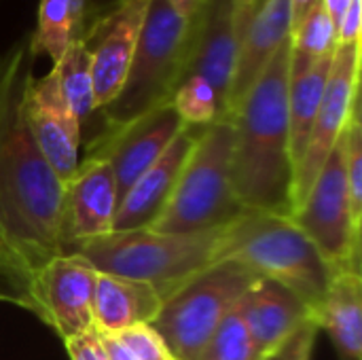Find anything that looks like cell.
<instances>
[{"label":"cell","instance_id":"cell-1","mask_svg":"<svg viewBox=\"0 0 362 360\" xmlns=\"http://www.w3.org/2000/svg\"><path fill=\"white\" fill-rule=\"evenodd\" d=\"M34 59L32 34L0 53V284L2 297L23 308L36 274L62 255L64 185L40 155L23 112Z\"/></svg>","mask_w":362,"mask_h":360},{"label":"cell","instance_id":"cell-2","mask_svg":"<svg viewBox=\"0 0 362 360\" xmlns=\"http://www.w3.org/2000/svg\"><path fill=\"white\" fill-rule=\"evenodd\" d=\"M291 38L278 49L233 115V187L244 210L288 214L293 189Z\"/></svg>","mask_w":362,"mask_h":360},{"label":"cell","instance_id":"cell-3","mask_svg":"<svg viewBox=\"0 0 362 360\" xmlns=\"http://www.w3.org/2000/svg\"><path fill=\"white\" fill-rule=\"evenodd\" d=\"M202 0H148L142 32L119 95L100 110L106 127H119L172 102L185 79Z\"/></svg>","mask_w":362,"mask_h":360},{"label":"cell","instance_id":"cell-4","mask_svg":"<svg viewBox=\"0 0 362 360\" xmlns=\"http://www.w3.org/2000/svg\"><path fill=\"white\" fill-rule=\"evenodd\" d=\"M250 267L259 278L274 280L295 293L312 312L320 308L335 267L297 227L293 216L244 210L223 227L221 257Z\"/></svg>","mask_w":362,"mask_h":360},{"label":"cell","instance_id":"cell-5","mask_svg":"<svg viewBox=\"0 0 362 360\" xmlns=\"http://www.w3.org/2000/svg\"><path fill=\"white\" fill-rule=\"evenodd\" d=\"M223 229L202 233H161L155 229L110 231L68 252L83 257L102 274L151 284L165 301L221 257Z\"/></svg>","mask_w":362,"mask_h":360},{"label":"cell","instance_id":"cell-6","mask_svg":"<svg viewBox=\"0 0 362 360\" xmlns=\"http://www.w3.org/2000/svg\"><path fill=\"white\" fill-rule=\"evenodd\" d=\"M233 121L199 127L176 187L148 229L161 233L214 231L244 212L233 187Z\"/></svg>","mask_w":362,"mask_h":360},{"label":"cell","instance_id":"cell-7","mask_svg":"<svg viewBox=\"0 0 362 360\" xmlns=\"http://www.w3.org/2000/svg\"><path fill=\"white\" fill-rule=\"evenodd\" d=\"M257 280L259 276L244 263L223 259L168 297L151 327L172 360H199L218 325Z\"/></svg>","mask_w":362,"mask_h":360},{"label":"cell","instance_id":"cell-8","mask_svg":"<svg viewBox=\"0 0 362 360\" xmlns=\"http://www.w3.org/2000/svg\"><path fill=\"white\" fill-rule=\"evenodd\" d=\"M291 216L327 263L335 269H361V225L352 214L341 142H337L308 197Z\"/></svg>","mask_w":362,"mask_h":360},{"label":"cell","instance_id":"cell-9","mask_svg":"<svg viewBox=\"0 0 362 360\" xmlns=\"http://www.w3.org/2000/svg\"><path fill=\"white\" fill-rule=\"evenodd\" d=\"M358 76H361V42L337 45L333 53L331 74L316 112L310 140L301 161L293 172L291 206L293 212L308 197L316 176L337 146L350 117L358 108ZM291 212V214H293Z\"/></svg>","mask_w":362,"mask_h":360},{"label":"cell","instance_id":"cell-10","mask_svg":"<svg viewBox=\"0 0 362 360\" xmlns=\"http://www.w3.org/2000/svg\"><path fill=\"white\" fill-rule=\"evenodd\" d=\"M185 127L187 125L178 117L174 104L165 102L129 123L106 127L89 144L87 155L110 163L117 180V197L121 202L138 176H142L168 151Z\"/></svg>","mask_w":362,"mask_h":360},{"label":"cell","instance_id":"cell-11","mask_svg":"<svg viewBox=\"0 0 362 360\" xmlns=\"http://www.w3.org/2000/svg\"><path fill=\"white\" fill-rule=\"evenodd\" d=\"M98 269L74 252L51 259L30 286V306L64 342L93 329V291Z\"/></svg>","mask_w":362,"mask_h":360},{"label":"cell","instance_id":"cell-12","mask_svg":"<svg viewBox=\"0 0 362 360\" xmlns=\"http://www.w3.org/2000/svg\"><path fill=\"white\" fill-rule=\"evenodd\" d=\"M148 0H117L89 30L83 42L91 59V81L98 112L121 91L136 53Z\"/></svg>","mask_w":362,"mask_h":360},{"label":"cell","instance_id":"cell-13","mask_svg":"<svg viewBox=\"0 0 362 360\" xmlns=\"http://www.w3.org/2000/svg\"><path fill=\"white\" fill-rule=\"evenodd\" d=\"M117 206V180L110 163L87 155L64 185L59 219L62 255L83 242L110 233Z\"/></svg>","mask_w":362,"mask_h":360},{"label":"cell","instance_id":"cell-14","mask_svg":"<svg viewBox=\"0 0 362 360\" xmlns=\"http://www.w3.org/2000/svg\"><path fill=\"white\" fill-rule=\"evenodd\" d=\"M25 123L28 129L53 170V174L66 185L78 166V146H81V123L70 110L59 76L51 68L45 76L34 79L25 93Z\"/></svg>","mask_w":362,"mask_h":360},{"label":"cell","instance_id":"cell-15","mask_svg":"<svg viewBox=\"0 0 362 360\" xmlns=\"http://www.w3.org/2000/svg\"><path fill=\"white\" fill-rule=\"evenodd\" d=\"M235 310L263 359L276 356L308 323H314L295 293L267 278H259Z\"/></svg>","mask_w":362,"mask_h":360},{"label":"cell","instance_id":"cell-16","mask_svg":"<svg viewBox=\"0 0 362 360\" xmlns=\"http://www.w3.org/2000/svg\"><path fill=\"white\" fill-rule=\"evenodd\" d=\"M197 134L199 127L187 125L174 138L168 151L142 176H138V180L127 189V193L119 202L112 231L144 229L159 219L176 187L180 170L195 144Z\"/></svg>","mask_w":362,"mask_h":360},{"label":"cell","instance_id":"cell-17","mask_svg":"<svg viewBox=\"0 0 362 360\" xmlns=\"http://www.w3.org/2000/svg\"><path fill=\"white\" fill-rule=\"evenodd\" d=\"M293 32V6L291 0H263L259 11L248 21L235 62V74L227 102V121L233 119L242 100L263 74L278 49L291 38Z\"/></svg>","mask_w":362,"mask_h":360},{"label":"cell","instance_id":"cell-18","mask_svg":"<svg viewBox=\"0 0 362 360\" xmlns=\"http://www.w3.org/2000/svg\"><path fill=\"white\" fill-rule=\"evenodd\" d=\"M161 306L163 299L151 284L98 272L93 291V331L119 335L125 329L151 325Z\"/></svg>","mask_w":362,"mask_h":360},{"label":"cell","instance_id":"cell-19","mask_svg":"<svg viewBox=\"0 0 362 360\" xmlns=\"http://www.w3.org/2000/svg\"><path fill=\"white\" fill-rule=\"evenodd\" d=\"M318 329H325L335 342L341 356H362V280L361 269H337L329 291L314 314Z\"/></svg>","mask_w":362,"mask_h":360},{"label":"cell","instance_id":"cell-20","mask_svg":"<svg viewBox=\"0 0 362 360\" xmlns=\"http://www.w3.org/2000/svg\"><path fill=\"white\" fill-rule=\"evenodd\" d=\"M333 55L318 59L305 70L291 72L288 83V123H291V161L293 172L301 161L316 112L322 102V93L331 74Z\"/></svg>","mask_w":362,"mask_h":360},{"label":"cell","instance_id":"cell-21","mask_svg":"<svg viewBox=\"0 0 362 360\" xmlns=\"http://www.w3.org/2000/svg\"><path fill=\"white\" fill-rule=\"evenodd\" d=\"M85 32V0H38V23L32 34L36 55L45 53L53 64L66 47Z\"/></svg>","mask_w":362,"mask_h":360},{"label":"cell","instance_id":"cell-22","mask_svg":"<svg viewBox=\"0 0 362 360\" xmlns=\"http://www.w3.org/2000/svg\"><path fill=\"white\" fill-rule=\"evenodd\" d=\"M337 49V25L325 0H318L291 32V72L305 70Z\"/></svg>","mask_w":362,"mask_h":360},{"label":"cell","instance_id":"cell-23","mask_svg":"<svg viewBox=\"0 0 362 360\" xmlns=\"http://www.w3.org/2000/svg\"><path fill=\"white\" fill-rule=\"evenodd\" d=\"M53 68L59 76L62 93L83 129V125L98 112L91 81V59L83 38L70 40L64 55L57 64H53Z\"/></svg>","mask_w":362,"mask_h":360},{"label":"cell","instance_id":"cell-24","mask_svg":"<svg viewBox=\"0 0 362 360\" xmlns=\"http://www.w3.org/2000/svg\"><path fill=\"white\" fill-rule=\"evenodd\" d=\"M172 104L185 125L204 127L221 119L218 98L212 85L202 76H187L174 91Z\"/></svg>","mask_w":362,"mask_h":360},{"label":"cell","instance_id":"cell-25","mask_svg":"<svg viewBox=\"0 0 362 360\" xmlns=\"http://www.w3.org/2000/svg\"><path fill=\"white\" fill-rule=\"evenodd\" d=\"M199 360H265L250 339V333L233 310L214 331Z\"/></svg>","mask_w":362,"mask_h":360},{"label":"cell","instance_id":"cell-26","mask_svg":"<svg viewBox=\"0 0 362 360\" xmlns=\"http://www.w3.org/2000/svg\"><path fill=\"white\" fill-rule=\"evenodd\" d=\"M341 155H344V170L348 182V195L352 204L354 221L361 225L362 221V125L361 108L354 110L350 117L341 138Z\"/></svg>","mask_w":362,"mask_h":360},{"label":"cell","instance_id":"cell-27","mask_svg":"<svg viewBox=\"0 0 362 360\" xmlns=\"http://www.w3.org/2000/svg\"><path fill=\"white\" fill-rule=\"evenodd\" d=\"M117 337L138 360H172L163 339L153 331L151 325H138L125 329Z\"/></svg>","mask_w":362,"mask_h":360},{"label":"cell","instance_id":"cell-28","mask_svg":"<svg viewBox=\"0 0 362 360\" xmlns=\"http://www.w3.org/2000/svg\"><path fill=\"white\" fill-rule=\"evenodd\" d=\"M318 325L316 323H308L280 352V360H312L314 352V342H316V333H318Z\"/></svg>","mask_w":362,"mask_h":360},{"label":"cell","instance_id":"cell-29","mask_svg":"<svg viewBox=\"0 0 362 360\" xmlns=\"http://www.w3.org/2000/svg\"><path fill=\"white\" fill-rule=\"evenodd\" d=\"M362 0H350L346 11L337 19V45L361 42Z\"/></svg>","mask_w":362,"mask_h":360},{"label":"cell","instance_id":"cell-30","mask_svg":"<svg viewBox=\"0 0 362 360\" xmlns=\"http://www.w3.org/2000/svg\"><path fill=\"white\" fill-rule=\"evenodd\" d=\"M66 348H68L70 360H108L104 350H102L100 337L93 329L78 335V337L68 339Z\"/></svg>","mask_w":362,"mask_h":360},{"label":"cell","instance_id":"cell-31","mask_svg":"<svg viewBox=\"0 0 362 360\" xmlns=\"http://www.w3.org/2000/svg\"><path fill=\"white\" fill-rule=\"evenodd\" d=\"M100 337V344H102V350L106 354L108 360H138L125 346L123 342L117 337V335H108V333H98Z\"/></svg>","mask_w":362,"mask_h":360},{"label":"cell","instance_id":"cell-32","mask_svg":"<svg viewBox=\"0 0 362 360\" xmlns=\"http://www.w3.org/2000/svg\"><path fill=\"white\" fill-rule=\"evenodd\" d=\"M318 0H291V6H293V28L301 21V17L316 4Z\"/></svg>","mask_w":362,"mask_h":360},{"label":"cell","instance_id":"cell-33","mask_svg":"<svg viewBox=\"0 0 362 360\" xmlns=\"http://www.w3.org/2000/svg\"><path fill=\"white\" fill-rule=\"evenodd\" d=\"M348 2H350V0H325V4H327L329 13H331V15H333V19H335V25H337V19H339V15L346 11Z\"/></svg>","mask_w":362,"mask_h":360},{"label":"cell","instance_id":"cell-34","mask_svg":"<svg viewBox=\"0 0 362 360\" xmlns=\"http://www.w3.org/2000/svg\"><path fill=\"white\" fill-rule=\"evenodd\" d=\"M255 4H257V8H259V6L263 4V0H255Z\"/></svg>","mask_w":362,"mask_h":360},{"label":"cell","instance_id":"cell-35","mask_svg":"<svg viewBox=\"0 0 362 360\" xmlns=\"http://www.w3.org/2000/svg\"><path fill=\"white\" fill-rule=\"evenodd\" d=\"M265 360H280V356L276 354V356H269V359H265Z\"/></svg>","mask_w":362,"mask_h":360},{"label":"cell","instance_id":"cell-36","mask_svg":"<svg viewBox=\"0 0 362 360\" xmlns=\"http://www.w3.org/2000/svg\"><path fill=\"white\" fill-rule=\"evenodd\" d=\"M0 299H2V295H0Z\"/></svg>","mask_w":362,"mask_h":360}]
</instances>
